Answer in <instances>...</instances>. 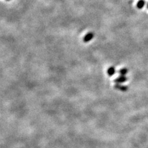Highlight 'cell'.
Wrapping results in <instances>:
<instances>
[{"label":"cell","mask_w":148,"mask_h":148,"mask_svg":"<svg viewBox=\"0 0 148 148\" xmlns=\"http://www.w3.org/2000/svg\"><path fill=\"white\" fill-rule=\"evenodd\" d=\"M107 75L109 77H112L115 73V68L114 67H110L107 70Z\"/></svg>","instance_id":"3957f363"},{"label":"cell","mask_w":148,"mask_h":148,"mask_svg":"<svg viewBox=\"0 0 148 148\" xmlns=\"http://www.w3.org/2000/svg\"><path fill=\"white\" fill-rule=\"evenodd\" d=\"M114 87H115V88L117 89V90H120L121 91H126L127 90L126 86H121V85L120 84H118V83H116Z\"/></svg>","instance_id":"277c9868"},{"label":"cell","mask_w":148,"mask_h":148,"mask_svg":"<svg viewBox=\"0 0 148 148\" xmlns=\"http://www.w3.org/2000/svg\"><path fill=\"white\" fill-rule=\"evenodd\" d=\"M119 73H120L121 75H125V74L127 73V69L124 68V69H122L121 70H120Z\"/></svg>","instance_id":"8992f818"},{"label":"cell","mask_w":148,"mask_h":148,"mask_svg":"<svg viewBox=\"0 0 148 148\" xmlns=\"http://www.w3.org/2000/svg\"><path fill=\"white\" fill-rule=\"evenodd\" d=\"M94 33H92V32H89V33H86V35H85L83 38V42L85 43L89 42V41H90L91 40L94 38Z\"/></svg>","instance_id":"6da1fadb"},{"label":"cell","mask_w":148,"mask_h":148,"mask_svg":"<svg viewBox=\"0 0 148 148\" xmlns=\"http://www.w3.org/2000/svg\"><path fill=\"white\" fill-rule=\"evenodd\" d=\"M125 81H127V78L125 77L124 75H121L120 77H118L116 78V79H115V80H114V82H115V83H118V84H120V83H124Z\"/></svg>","instance_id":"7a4b0ae2"},{"label":"cell","mask_w":148,"mask_h":148,"mask_svg":"<svg viewBox=\"0 0 148 148\" xmlns=\"http://www.w3.org/2000/svg\"><path fill=\"white\" fill-rule=\"evenodd\" d=\"M147 7H148V5H147Z\"/></svg>","instance_id":"52a82bcc"},{"label":"cell","mask_w":148,"mask_h":148,"mask_svg":"<svg viewBox=\"0 0 148 148\" xmlns=\"http://www.w3.org/2000/svg\"><path fill=\"white\" fill-rule=\"evenodd\" d=\"M144 0H140V1H138V3H137V7L138 8H139V9H141V8H142L144 6Z\"/></svg>","instance_id":"5b68a950"}]
</instances>
